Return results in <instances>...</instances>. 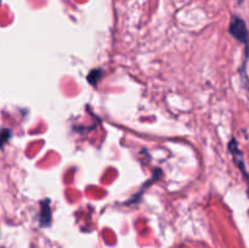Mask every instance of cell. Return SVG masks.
Returning <instances> with one entry per match:
<instances>
[{
	"label": "cell",
	"instance_id": "6da1fadb",
	"mask_svg": "<svg viewBox=\"0 0 249 248\" xmlns=\"http://www.w3.org/2000/svg\"><path fill=\"white\" fill-rule=\"evenodd\" d=\"M230 33L232 34L237 40H240L241 43H243L246 46H248L249 32L245 21H243L242 18H240V17L237 16H232L230 22Z\"/></svg>",
	"mask_w": 249,
	"mask_h": 248
},
{
	"label": "cell",
	"instance_id": "7a4b0ae2",
	"mask_svg": "<svg viewBox=\"0 0 249 248\" xmlns=\"http://www.w3.org/2000/svg\"><path fill=\"white\" fill-rule=\"evenodd\" d=\"M39 221L41 226H48L51 223V208L50 201L45 199L40 203V215H39Z\"/></svg>",
	"mask_w": 249,
	"mask_h": 248
},
{
	"label": "cell",
	"instance_id": "3957f363",
	"mask_svg": "<svg viewBox=\"0 0 249 248\" xmlns=\"http://www.w3.org/2000/svg\"><path fill=\"white\" fill-rule=\"evenodd\" d=\"M7 136H11V133H10L7 129H4V130H2V145H4V143H6Z\"/></svg>",
	"mask_w": 249,
	"mask_h": 248
}]
</instances>
